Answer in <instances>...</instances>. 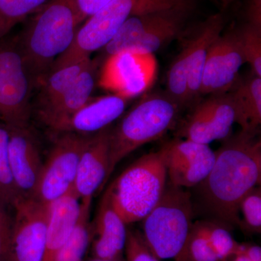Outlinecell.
Segmentation results:
<instances>
[{"label":"cell","mask_w":261,"mask_h":261,"mask_svg":"<svg viewBox=\"0 0 261 261\" xmlns=\"http://www.w3.org/2000/svg\"><path fill=\"white\" fill-rule=\"evenodd\" d=\"M224 140L215 152L212 169L197 187L204 205L218 221L239 226L240 202L260 186L261 140L258 130H243Z\"/></svg>","instance_id":"cell-1"},{"label":"cell","mask_w":261,"mask_h":261,"mask_svg":"<svg viewBox=\"0 0 261 261\" xmlns=\"http://www.w3.org/2000/svg\"><path fill=\"white\" fill-rule=\"evenodd\" d=\"M79 25L74 0H51L18 37L34 87L42 84L57 58L71 45Z\"/></svg>","instance_id":"cell-2"},{"label":"cell","mask_w":261,"mask_h":261,"mask_svg":"<svg viewBox=\"0 0 261 261\" xmlns=\"http://www.w3.org/2000/svg\"><path fill=\"white\" fill-rule=\"evenodd\" d=\"M182 107L168 94H150L137 103L110 138L111 176L117 165L139 147L162 138L178 124Z\"/></svg>","instance_id":"cell-3"},{"label":"cell","mask_w":261,"mask_h":261,"mask_svg":"<svg viewBox=\"0 0 261 261\" xmlns=\"http://www.w3.org/2000/svg\"><path fill=\"white\" fill-rule=\"evenodd\" d=\"M188 6L187 0H112L78 29L71 45L57 58L51 70L90 58L92 53L107 45L132 15Z\"/></svg>","instance_id":"cell-4"},{"label":"cell","mask_w":261,"mask_h":261,"mask_svg":"<svg viewBox=\"0 0 261 261\" xmlns=\"http://www.w3.org/2000/svg\"><path fill=\"white\" fill-rule=\"evenodd\" d=\"M168 182L161 149L141 156L108 187L115 210L126 224L142 221L161 200Z\"/></svg>","instance_id":"cell-5"},{"label":"cell","mask_w":261,"mask_h":261,"mask_svg":"<svg viewBox=\"0 0 261 261\" xmlns=\"http://www.w3.org/2000/svg\"><path fill=\"white\" fill-rule=\"evenodd\" d=\"M193 219L190 192L168 181L161 200L142 220L141 233L159 260L174 259L191 231Z\"/></svg>","instance_id":"cell-6"},{"label":"cell","mask_w":261,"mask_h":261,"mask_svg":"<svg viewBox=\"0 0 261 261\" xmlns=\"http://www.w3.org/2000/svg\"><path fill=\"white\" fill-rule=\"evenodd\" d=\"M34 85L18 37L0 42V120L8 128L28 126Z\"/></svg>","instance_id":"cell-7"},{"label":"cell","mask_w":261,"mask_h":261,"mask_svg":"<svg viewBox=\"0 0 261 261\" xmlns=\"http://www.w3.org/2000/svg\"><path fill=\"white\" fill-rule=\"evenodd\" d=\"M51 147L38 181L34 197L49 205L73 190L79 163L91 135L60 133Z\"/></svg>","instance_id":"cell-8"},{"label":"cell","mask_w":261,"mask_h":261,"mask_svg":"<svg viewBox=\"0 0 261 261\" xmlns=\"http://www.w3.org/2000/svg\"><path fill=\"white\" fill-rule=\"evenodd\" d=\"M238 113L228 93L216 94L196 106L178 125L176 138L209 145L229 137Z\"/></svg>","instance_id":"cell-9"},{"label":"cell","mask_w":261,"mask_h":261,"mask_svg":"<svg viewBox=\"0 0 261 261\" xmlns=\"http://www.w3.org/2000/svg\"><path fill=\"white\" fill-rule=\"evenodd\" d=\"M13 207L12 261H43L49 205L34 198H19Z\"/></svg>","instance_id":"cell-10"},{"label":"cell","mask_w":261,"mask_h":261,"mask_svg":"<svg viewBox=\"0 0 261 261\" xmlns=\"http://www.w3.org/2000/svg\"><path fill=\"white\" fill-rule=\"evenodd\" d=\"M155 70L152 55L122 51L105 60L99 84L129 100L148 89L153 82Z\"/></svg>","instance_id":"cell-11"},{"label":"cell","mask_w":261,"mask_h":261,"mask_svg":"<svg viewBox=\"0 0 261 261\" xmlns=\"http://www.w3.org/2000/svg\"><path fill=\"white\" fill-rule=\"evenodd\" d=\"M167 171L168 181L173 186H198L209 174L216 152L208 145L176 138L161 149Z\"/></svg>","instance_id":"cell-12"},{"label":"cell","mask_w":261,"mask_h":261,"mask_svg":"<svg viewBox=\"0 0 261 261\" xmlns=\"http://www.w3.org/2000/svg\"><path fill=\"white\" fill-rule=\"evenodd\" d=\"M245 63L236 32L221 34L207 53L200 94H226L238 82L239 71Z\"/></svg>","instance_id":"cell-13"},{"label":"cell","mask_w":261,"mask_h":261,"mask_svg":"<svg viewBox=\"0 0 261 261\" xmlns=\"http://www.w3.org/2000/svg\"><path fill=\"white\" fill-rule=\"evenodd\" d=\"M9 130V163L19 198H33L43 162L37 140L28 126Z\"/></svg>","instance_id":"cell-14"},{"label":"cell","mask_w":261,"mask_h":261,"mask_svg":"<svg viewBox=\"0 0 261 261\" xmlns=\"http://www.w3.org/2000/svg\"><path fill=\"white\" fill-rule=\"evenodd\" d=\"M111 127L91 136L81 156L73 191L81 200L93 198L110 177V138Z\"/></svg>","instance_id":"cell-15"},{"label":"cell","mask_w":261,"mask_h":261,"mask_svg":"<svg viewBox=\"0 0 261 261\" xmlns=\"http://www.w3.org/2000/svg\"><path fill=\"white\" fill-rule=\"evenodd\" d=\"M126 224L115 210L106 192L92 224V257L122 260L127 240Z\"/></svg>","instance_id":"cell-16"},{"label":"cell","mask_w":261,"mask_h":261,"mask_svg":"<svg viewBox=\"0 0 261 261\" xmlns=\"http://www.w3.org/2000/svg\"><path fill=\"white\" fill-rule=\"evenodd\" d=\"M128 99L118 94L89 101L83 108L57 125L53 130L91 135L111 126L124 112Z\"/></svg>","instance_id":"cell-17"},{"label":"cell","mask_w":261,"mask_h":261,"mask_svg":"<svg viewBox=\"0 0 261 261\" xmlns=\"http://www.w3.org/2000/svg\"><path fill=\"white\" fill-rule=\"evenodd\" d=\"M81 211L82 200L73 190L49 204L43 261H56L78 223Z\"/></svg>","instance_id":"cell-18"},{"label":"cell","mask_w":261,"mask_h":261,"mask_svg":"<svg viewBox=\"0 0 261 261\" xmlns=\"http://www.w3.org/2000/svg\"><path fill=\"white\" fill-rule=\"evenodd\" d=\"M97 63L92 61L73 85L61 97L47 106L39 108V116L48 128H53L74 114L90 100L95 87Z\"/></svg>","instance_id":"cell-19"},{"label":"cell","mask_w":261,"mask_h":261,"mask_svg":"<svg viewBox=\"0 0 261 261\" xmlns=\"http://www.w3.org/2000/svg\"><path fill=\"white\" fill-rule=\"evenodd\" d=\"M224 20L221 15L211 16L201 27L195 37L185 46L188 69L190 101L200 95L202 73L211 44L221 35Z\"/></svg>","instance_id":"cell-20"},{"label":"cell","mask_w":261,"mask_h":261,"mask_svg":"<svg viewBox=\"0 0 261 261\" xmlns=\"http://www.w3.org/2000/svg\"><path fill=\"white\" fill-rule=\"evenodd\" d=\"M232 89L228 94L238 113L237 123L241 130H258L261 123V77L252 74Z\"/></svg>","instance_id":"cell-21"},{"label":"cell","mask_w":261,"mask_h":261,"mask_svg":"<svg viewBox=\"0 0 261 261\" xmlns=\"http://www.w3.org/2000/svg\"><path fill=\"white\" fill-rule=\"evenodd\" d=\"M91 58L51 69L41 84L39 108L47 106L61 97L73 85Z\"/></svg>","instance_id":"cell-22"},{"label":"cell","mask_w":261,"mask_h":261,"mask_svg":"<svg viewBox=\"0 0 261 261\" xmlns=\"http://www.w3.org/2000/svg\"><path fill=\"white\" fill-rule=\"evenodd\" d=\"M92 199L82 200V211L78 223L56 261H84L92 238V224L89 221Z\"/></svg>","instance_id":"cell-23"},{"label":"cell","mask_w":261,"mask_h":261,"mask_svg":"<svg viewBox=\"0 0 261 261\" xmlns=\"http://www.w3.org/2000/svg\"><path fill=\"white\" fill-rule=\"evenodd\" d=\"M197 223L205 233L219 261L229 260L240 253L242 244L233 239L226 225L218 221H199Z\"/></svg>","instance_id":"cell-24"},{"label":"cell","mask_w":261,"mask_h":261,"mask_svg":"<svg viewBox=\"0 0 261 261\" xmlns=\"http://www.w3.org/2000/svg\"><path fill=\"white\" fill-rule=\"evenodd\" d=\"M51 0H0V42L28 15L42 9Z\"/></svg>","instance_id":"cell-25"},{"label":"cell","mask_w":261,"mask_h":261,"mask_svg":"<svg viewBox=\"0 0 261 261\" xmlns=\"http://www.w3.org/2000/svg\"><path fill=\"white\" fill-rule=\"evenodd\" d=\"M168 95L183 107L190 102L188 90V69L185 47L178 53L168 70Z\"/></svg>","instance_id":"cell-26"},{"label":"cell","mask_w":261,"mask_h":261,"mask_svg":"<svg viewBox=\"0 0 261 261\" xmlns=\"http://www.w3.org/2000/svg\"><path fill=\"white\" fill-rule=\"evenodd\" d=\"M175 261H219L208 240L197 222L194 223L185 245Z\"/></svg>","instance_id":"cell-27"},{"label":"cell","mask_w":261,"mask_h":261,"mask_svg":"<svg viewBox=\"0 0 261 261\" xmlns=\"http://www.w3.org/2000/svg\"><path fill=\"white\" fill-rule=\"evenodd\" d=\"M8 146L9 130L0 120V199L13 206L19 196L10 172Z\"/></svg>","instance_id":"cell-28"},{"label":"cell","mask_w":261,"mask_h":261,"mask_svg":"<svg viewBox=\"0 0 261 261\" xmlns=\"http://www.w3.org/2000/svg\"><path fill=\"white\" fill-rule=\"evenodd\" d=\"M237 37L245 63L251 67L252 73L261 77V29L251 23L236 31Z\"/></svg>","instance_id":"cell-29"},{"label":"cell","mask_w":261,"mask_h":261,"mask_svg":"<svg viewBox=\"0 0 261 261\" xmlns=\"http://www.w3.org/2000/svg\"><path fill=\"white\" fill-rule=\"evenodd\" d=\"M240 228L247 233H260L261 231V189L255 187L250 190L239 207Z\"/></svg>","instance_id":"cell-30"},{"label":"cell","mask_w":261,"mask_h":261,"mask_svg":"<svg viewBox=\"0 0 261 261\" xmlns=\"http://www.w3.org/2000/svg\"><path fill=\"white\" fill-rule=\"evenodd\" d=\"M8 204L0 199V261H12V236L13 218Z\"/></svg>","instance_id":"cell-31"},{"label":"cell","mask_w":261,"mask_h":261,"mask_svg":"<svg viewBox=\"0 0 261 261\" xmlns=\"http://www.w3.org/2000/svg\"><path fill=\"white\" fill-rule=\"evenodd\" d=\"M125 253L127 261H160L149 250L139 231L128 230Z\"/></svg>","instance_id":"cell-32"},{"label":"cell","mask_w":261,"mask_h":261,"mask_svg":"<svg viewBox=\"0 0 261 261\" xmlns=\"http://www.w3.org/2000/svg\"><path fill=\"white\" fill-rule=\"evenodd\" d=\"M112 0H74L79 24L86 21L91 16L102 10Z\"/></svg>","instance_id":"cell-33"},{"label":"cell","mask_w":261,"mask_h":261,"mask_svg":"<svg viewBox=\"0 0 261 261\" xmlns=\"http://www.w3.org/2000/svg\"><path fill=\"white\" fill-rule=\"evenodd\" d=\"M243 255L250 261H261V248L258 245L242 244L238 255Z\"/></svg>","instance_id":"cell-34"},{"label":"cell","mask_w":261,"mask_h":261,"mask_svg":"<svg viewBox=\"0 0 261 261\" xmlns=\"http://www.w3.org/2000/svg\"><path fill=\"white\" fill-rule=\"evenodd\" d=\"M250 23L260 28V0H252V5L250 8Z\"/></svg>","instance_id":"cell-35"},{"label":"cell","mask_w":261,"mask_h":261,"mask_svg":"<svg viewBox=\"0 0 261 261\" xmlns=\"http://www.w3.org/2000/svg\"><path fill=\"white\" fill-rule=\"evenodd\" d=\"M226 261H250V260H249L248 259H247V257L245 256V255H241V254H240V255H235V256L231 257V258H230L229 260H228Z\"/></svg>","instance_id":"cell-36"},{"label":"cell","mask_w":261,"mask_h":261,"mask_svg":"<svg viewBox=\"0 0 261 261\" xmlns=\"http://www.w3.org/2000/svg\"><path fill=\"white\" fill-rule=\"evenodd\" d=\"M86 261H122V260H106V259H99L97 257H92V258L89 259V260Z\"/></svg>","instance_id":"cell-37"},{"label":"cell","mask_w":261,"mask_h":261,"mask_svg":"<svg viewBox=\"0 0 261 261\" xmlns=\"http://www.w3.org/2000/svg\"><path fill=\"white\" fill-rule=\"evenodd\" d=\"M224 4H228V3H231V2L233 1V0H221Z\"/></svg>","instance_id":"cell-38"}]
</instances>
